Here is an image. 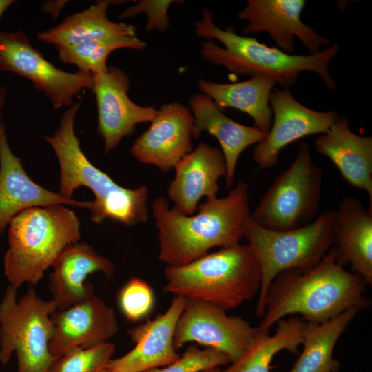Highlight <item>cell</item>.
<instances>
[{
  "mask_svg": "<svg viewBox=\"0 0 372 372\" xmlns=\"http://www.w3.org/2000/svg\"><path fill=\"white\" fill-rule=\"evenodd\" d=\"M366 283L347 271L337 260L333 245L314 267L289 269L279 273L269 286L262 320L258 327L267 331L288 315L300 314L311 323H323L346 310L369 307Z\"/></svg>",
  "mask_w": 372,
  "mask_h": 372,
  "instance_id": "1",
  "label": "cell"
},
{
  "mask_svg": "<svg viewBox=\"0 0 372 372\" xmlns=\"http://www.w3.org/2000/svg\"><path fill=\"white\" fill-rule=\"evenodd\" d=\"M198 212L184 215L169 209L163 197L156 198L152 210L158 229V259L180 267L200 258L214 247L239 244L250 218L249 185L239 180L228 195L207 199Z\"/></svg>",
  "mask_w": 372,
  "mask_h": 372,
  "instance_id": "2",
  "label": "cell"
},
{
  "mask_svg": "<svg viewBox=\"0 0 372 372\" xmlns=\"http://www.w3.org/2000/svg\"><path fill=\"white\" fill-rule=\"evenodd\" d=\"M194 27L198 37L207 39L201 43L203 58L232 73L250 77L267 76L289 88L300 72L311 71L322 78L328 89L336 88L329 71V63L339 52L337 43L314 54H288L276 47L260 43L255 38L238 35L231 26L220 29L214 23L213 14L208 9L203 10L202 17L196 21Z\"/></svg>",
  "mask_w": 372,
  "mask_h": 372,
  "instance_id": "3",
  "label": "cell"
},
{
  "mask_svg": "<svg viewBox=\"0 0 372 372\" xmlns=\"http://www.w3.org/2000/svg\"><path fill=\"white\" fill-rule=\"evenodd\" d=\"M81 102L74 103L64 112L52 136L43 137L54 149L59 163V194L72 198L78 187H88L95 196L90 209V218L98 224L107 219L127 226L147 221V187L141 185L127 189L121 186L95 167L81 150L74 131L75 117Z\"/></svg>",
  "mask_w": 372,
  "mask_h": 372,
  "instance_id": "4",
  "label": "cell"
},
{
  "mask_svg": "<svg viewBox=\"0 0 372 372\" xmlns=\"http://www.w3.org/2000/svg\"><path fill=\"white\" fill-rule=\"evenodd\" d=\"M163 292L196 299L227 311L259 292L261 269L249 245L223 247L180 267L167 266Z\"/></svg>",
  "mask_w": 372,
  "mask_h": 372,
  "instance_id": "5",
  "label": "cell"
},
{
  "mask_svg": "<svg viewBox=\"0 0 372 372\" xmlns=\"http://www.w3.org/2000/svg\"><path fill=\"white\" fill-rule=\"evenodd\" d=\"M8 225L3 269L16 289L25 282L37 285L60 253L81 238L78 216L61 204L25 209Z\"/></svg>",
  "mask_w": 372,
  "mask_h": 372,
  "instance_id": "6",
  "label": "cell"
},
{
  "mask_svg": "<svg viewBox=\"0 0 372 372\" xmlns=\"http://www.w3.org/2000/svg\"><path fill=\"white\" fill-rule=\"evenodd\" d=\"M335 210L329 209L307 225L272 230L249 219L244 237L254 251L261 269L256 314L262 316L267 289L275 277L289 269H307L317 265L335 244Z\"/></svg>",
  "mask_w": 372,
  "mask_h": 372,
  "instance_id": "7",
  "label": "cell"
},
{
  "mask_svg": "<svg viewBox=\"0 0 372 372\" xmlns=\"http://www.w3.org/2000/svg\"><path fill=\"white\" fill-rule=\"evenodd\" d=\"M17 291L9 285L0 302V362L6 364L14 352L17 372H48L57 358L49 350L57 307L33 288L17 301Z\"/></svg>",
  "mask_w": 372,
  "mask_h": 372,
  "instance_id": "8",
  "label": "cell"
},
{
  "mask_svg": "<svg viewBox=\"0 0 372 372\" xmlns=\"http://www.w3.org/2000/svg\"><path fill=\"white\" fill-rule=\"evenodd\" d=\"M322 176V169L313 163L309 145L301 142L294 161L276 177L251 213V219L278 231L308 225L320 207Z\"/></svg>",
  "mask_w": 372,
  "mask_h": 372,
  "instance_id": "9",
  "label": "cell"
},
{
  "mask_svg": "<svg viewBox=\"0 0 372 372\" xmlns=\"http://www.w3.org/2000/svg\"><path fill=\"white\" fill-rule=\"evenodd\" d=\"M28 79L48 98L54 109L70 107L83 90H92L94 76L68 72L48 61L22 31H0V72Z\"/></svg>",
  "mask_w": 372,
  "mask_h": 372,
  "instance_id": "10",
  "label": "cell"
},
{
  "mask_svg": "<svg viewBox=\"0 0 372 372\" xmlns=\"http://www.w3.org/2000/svg\"><path fill=\"white\" fill-rule=\"evenodd\" d=\"M259 329L239 316L200 300L188 299L176 324L174 345L177 351L196 342L237 360L257 336Z\"/></svg>",
  "mask_w": 372,
  "mask_h": 372,
  "instance_id": "11",
  "label": "cell"
},
{
  "mask_svg": "<svg viewBox=\"0 0 372 372\" xmlns=\"http://www.w3.org/2000/svg\"><path fill=\"white\" fill-rule=\"evenodd\" d=\"M272 123L265 138L256 144L253 159L260 169L271 168L280 151L307 136L322 134L339 117L335 111L318 112L300 103L289 88H273L269 96Z\"/></svg>",
  "mask_w": 372,
  "mask_h": 372,
  "instance_id": "12",
  "label": "cell"
},
{
  "mask_svg": "<svg viewBox=\"0 0 372 372\" xmlns=\"http://www.w3.org/2000/svg\"><path fill=\"white\" fill-rule=\"evenodd\" d=\"M94 76L92 92L97 107L96 130L104 140L105 153H107L122 138L132 136L136 125L151 122L157 110L140 106L130 99V79L121 68L110 65Z\"/></svg>",
  "mask_w": 372,
  "mask_h": 372,
  "instance_id": "13",
  "label": "cell"
},
{
  "mask_svg": "<svg viewBox=\"0 0 372 372\" xmlns=\"http://www.w3.org/2000/svg\"><path fill=\"white\" fill-rule=\"evenodd\" d=\"M194 117L190 110L178 102L163 105L149 127L130 148L140 162L168 172L193 149Z\"/></svg>",
  "mask_w": 372,
  "mask_h": 372,
  "instance_id": "14",
  "label": "cell"
},
{
  "mask_svg": "<svg viewBox=\"0 0 372 372\" xmlns=\"http://www.w3.org/2000/svg\"><path fill=\"white\" fill-rule=\"evenodd\" d=\"M305 4L304 0H248L238 17L248 21L242 31L245 34L266 32L278 49L288 54L293 52L296 37L314 54L321 46H328L330 41L301 21Z\"/></svg>",
  "mask_w": 372,
  "mask_h": 372,
  "instance_id": "15",
  "label": "cell"
},
{
  "mask_svg": "<svg viewBox=\"0 0 372 372\" xmlns=\"http://www.w3.org/2000/svg\"><path fill=\"white\" fill-rule=\"evenodd\" d=\"M50 353L59 357L77 348L109 342L119 330L114 310L96 295L52 315Z\"/></svg>",
  "mask_w": 372,
  "mask_h": 372,
  "instance_id": "16",
  "label": "cell"
},
{
  "mask_svg": "<svg viewBox=\"0 0 372 372\" xmlns=\"http://www.w3.org/2000/svg\"><path fill=\"white\" fill-rule=\"evenodd\" d=\"M186 302L183 296H174L164 313L128 329L135 347L125 355L110 360L105 366L116 372H143L176 362L180 355L174 348V336Z\"/></svg>",
  "mask_w": 372,
  "mask_h": 372,
  "instance_id": "17",
  "label": "cell"
},
{
  "mask_svg": "<svg viewBox=\"0 0 372 372\" xmlns=\"http://www.w3.org/2000/svg\"><path fill=\"white\" fill-rule=\"evenodd\" d=\"M66 205L90 209L92 201H79L48 190L31 180L11 151L0 121V233L21 211L33 207Z\"/></svg>",
  "mask_w": 372,
  "mask_h": 372,
  "instance_id": "18",
  "label": "cell"
},
{
  "mask_svg": "<svg viewBox=\"0 0 372 372\" xmlns=\"http://www.w3.org/2000/svg\"><path fill=\"white\" fill-rule=\"evenodd\" d=\"M175 177L168 187L173 209L186 215L194 214L200 200L216 197L218 180L225 177L226 165L222 151L200 143L174 167Z\"/></svg>",
  "mask_w": 372,
  "mask_h": 372,
  "instance_id": "19",
  "label": "cell"
},
{
  "mask_svg": "<svg viewBox=\"0 0 372 372\" xmlns=\"http://www.w3.org/2000/svg\"><path fill=\"white\" fill-rule=\"evenodd\" d=\"M52 267L49 287L57 310H63L81 302L94 294L93 286L87 278L103 272L108 278L115 271L114 265L98 254L85 242H75L66 247Z\"/></svg>",
  "mask_w": 372,
  "mask_h": 372,
  "instance_id": "20",
  "label": "cell"
},
{
  "mask_svg": "<svg viewBox=\"0 0 372 372\" xmlns=\"http://www.w3.org/2000/svg\"><path fill=\"white\" fill-rule=\"evenodd\" d=\"M318 153L327 156L351 186L366 192L372 210V136H360L338 117L315 141Z\"/></svg>",
  "mask_w": 372,
  "mask_h": 372,
  "instance_id": "21",
  "label": "cell"
},
{
  "mask_svg": "<svg viewBox=\"0 0 372 372\" xmlns=\"http://www.w3.org/2000/svg\"><path fill=\"white\" fill-rule=\"evenodd\" d=\"M189 103L194 121L192 138L198 139L204 131L216 138L226 165L225 187L231 188L240 154L251 145L263 140L267 133L229 118L210 97L203 93L193 94Z\"/></svg>",
  "mask_w": 372,
  "mask_h": 372,
  "instance_id": "22",
  "label": "cell"
},
{
  "mask_svg": "<svg viewBox=\"0 0 372 372\" xmlns=\"http://www.w3.org/2000/svg\"><path fill=\"white\" fill-rule=\"evenodd\" d=\"M333 234L338 262L372 285V210L345 196L335 210Z\"/></svg>",
  "mask_w": 372,
  "mask_h": 372,
  "instance_id": "23",
  "label": "cell"
},
{
  "mask_svg": "<svg viewBox=\"0 0 372 372\" xmlns=\"http://www.w3.org/2000/svg\"><path fill=\"white\" fill-rule=\"evenodd\" d=\"M119 2L97 1L82 12L68 16L55 27L41 31L37 34V39L58 46L136 36V27L123 22H113L108 18L109 6Z\"/></svg>",
  "mask_w": 372,
  "mask_h": 372,
  "instance_id": "24",
  "label": "cell"
},
{
  "mask_svg": "<svg viewBox=\"0 0 372 372\" xmlns=\"http://www.w3.org/2000/svg\"><path fill=\"white\" fill-rule=\"evenodd\" d=\"M201 93L210 97L223 110L234 108L248 114L256 127L268 133L272 123L269 96L276 82L264 76H254L234 83H220L200 79L197 82Z\"/></svg>",
  "mask_w": 372,
  "mask_h": 372,
  "instance_id": "25",
  "label": "cell"
},
{
  "mask_svg": "<svg viewBox=\"0 0 372 372\" xmlns=\"http://www.w3.org/2000/svg\"><path fill=\"white\" fill-rule=\"evenodd\" d=\"M359 311L351 308L328 321L307 322L303 331V351L288 372H333L340 362L333 351L340 335Z\"/></svg>",
  "mask_w": 372,
  "mask_h": 372,
  "instance_id": "26",
  "label": "cell"
},
{
  "mask_svg": "<svg viewBox=\"0 0 372 372\" xmlns=\"http://www.w3.org/2000/svg\"><path fill=\"white\" fill-rule=\"evenodd\" d=\"M276 331H260L241 356L223 372H271L273 357L282 350L292 353L299 352L303 342V331L307 322L296 316L277 322Z\"/></svg>",
  "mask_w": 372,
  "mask_h": 372,
  "instance_id": "27",
  "label": "cell"
},
{
  "mask_svg": "<svg viewBox=\"0 0 372 372\" xmlns=\"http://www.w3.org/2000/svg\"><path fill=\"white\" fill-rule=\"evenodd\" d=\"M147 44L137 36L96 41L76 45L55 46L64 64L76 65L79 71L93 75L107 70V59L114 50L130 48L141 50Z\"/></svg>",
  "mask_w": 372,
  "mask_h": 372,
  "instance_id": "28",
  "label": "cell"
},
{
  "mask_svg": "<svg viewBox=\"0 0 372 372\" xmlns=\"http://www.w3.org/2000/svg\"><path fill=\"white\" fill-rule=\"evenodd\" d=\"M115 349L110 342L74 349L58 357L48 372H94L112 359Z\"/></svg>",
  "mask_w": 372,
  "mask_h": 372,
  "instance_id": "29",
  "label": "cell"
},
{
  "mask_svg": "<svg viewBox=\"0 0 372 372\" xmlns=\"http://www.w3.org/2000/svg\"><path fill=\"white\" fill-rule=\"evenodd\" d=\"M155 302L154 291L145 280L131 278L120 290L118 296V307L130 322L138 321L152 311Z\"/></svg>",
  "mask_w": 372,
  "mask_h": 372,
  "instance_id": "30",
  "label": "cell"
},
{
  "mask_svg": "<svg viewBox=\"0 0 372 372\" xmlns=\"http://www.w3.org/2000/svg\"><path fill=\"white\" fill-rule=\"evenodd\" d=\"M231 362L226 354L218 350L211 348L201 349L196 345H190L172 364L143 372H203L230 364Z\"/></svg>",
  "mask_w": 372,
  "mask_h": 372,
  "instance_id": "31",
  "label": "cell"
},
{
  "mask_svg": "<svg viewBox=\"0 0 372 372\" xmlns=\"http://www.w3.org/2000/svg\"><path fill=\"white\" fill-rule=\"evenodd\" d=\"M174 0H142L136 5L127 8L119 15L118 18H128L139 13L145 12L147 17L145 25L146 31L156 30L165 32L169 27L167 10Z\"/></svg>",
  "mask_w": 372,
  "mask_h": 372,
  "instance_id": "32",
  "label": "cell"
},
{
  "mask_svg": "<svg viewBox=\"0 0 372 372\" xmlns=\"http://www.w3.org/2000/svg\"><path fill=\"white\" fill-rule=\"evenodd\" d=\"M66 1H48L43 4V10L50 14L59 15Z\"/></svg>",
  "mask_w": 372,
  "mask_h": 372,
  "instance_id": "33",
  "label": "cell"
},
{
  "mask_svg": "<svg viewBox=\"0 0 372 372\" xmlns=\"http://www.w3.org/2000/svg\"><path fill=\"white\" fill-rule=\"evenodd\" d=\"M6 90L3 86L0 85V121L2 118V111L5 104Z\"/></svg>",
  "mask_w": 372,
  "mask_h": 372,
  "instance_id": "34",
  "label": "cell"
},
{
  "mask_svg": "<svg viewBox=\"0 0 372 372\" xmlns=\"http://www.w3.org/2000/svg\"><path fill=\"white\" fill-rule=\"evenodd\" d=\"M14 2V0H0V19L4 12Z\"/></svg>",
  "mask_w": 372,
  "mask_h": 372,
  "instance_id": "35",
  "label": "cell"
},
{
  "mask_svg": "<svg viewBox=\"0 0 372 372\" xmlns=\"http://www.w3.org/2000/svg\"><path fill=\"white\" fill-rule=\"evenodd\" d=\"M94 372H116V371H114L110 369L109 368H107L106 366H105Z\"/></svg>",
  "mask_w": 372,
  "mask_h": 372,
  "instance_id": "36",
  "label": "cell"
},
{
  "mask_svg": "<svg viewBox=\"0 0 372 372\" xmlns=\"http://www.w3.org/2000/svg\"><path fill=\"white\" fill-rule=\"evenodd\" d=\"M203 372H223V371L220 368H213V369H207Z\"/></svg>",
  "mask_w": 372,
  "mask_h": 372,
  "instance_id": "37",
  "label": "cell"
},
{
  "mask_svg": "<svg viewBox=\"0 0 372 372\" xmlns=\"http://www.w3.org/2000/svg\"><path fill=\"white\" fill-rule=\"evenodd\" d=\"M333 372H339V371H333Z\"/></svg>",
  "mask_w": 372,
  "mask_h": 372,
  "instance_id": "38",
  "label": "cell"
}]
</instances>
